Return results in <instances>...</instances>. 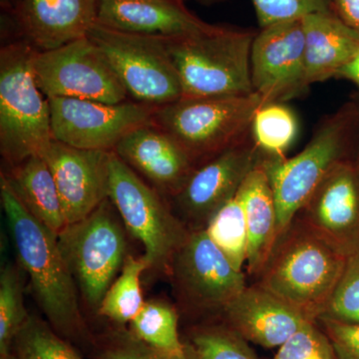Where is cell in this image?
<instances>
[{
    "label": "cell",
    "instance_id": "6da1fadb",
    "mask_svg": "<svg viewBox=\"0 0 359 359\" xmlns=\"http://www.w3.org/2000/svg\"><path fill=\"white\" fill-rule=\"evenodd\" d=\"M0 196L18 264L29 276L33 294L53 330L71 344L91 347L76 283L59 249L57 235L28 211L4 174Z\"/></svg>",
    "mask_w": 359,
    "mask_h": 359
},
{
    "label": "cell",
    "instance_id": "7a4b0ae2",
    "mask_svg": "<svg viewBox=\"0 0 359 359\" xmlns=\"http://www.w3.org/2000/svg\"><path fill=\"white\" fill-rule=\"evenodd\" d=\"M346 262V256L294 218L276 241L256 283L306 320L318 323L325 313Z\"/></svg>",
    "mask_w": 359,
    "mask_h": 359
},
{
    "label": "cell",
    "instance_id": "3957f363",
    "mask_svg": "<svg viewBox=\"0 0 359 359\" xmlns=\"http://www.w3.org/2000/svg\"><path fill=\"white\" fill-rule=\"evenodd\" d=\"M257 32L212 25L186 36L162 37L183 97L240 96L254 93L250 50Z\"/></svg>",
    "mask_w": 359,
    "mask_h": 359
},
{
    "label": "cell",
    "instance_id": "277c9868",
    "mask_svg": "<svg viewBox=\"0 0 359 359\" xmlns=\"http://www.w3.org/2000/svg\"><path fill=\"white\" fill-rule=\"evenodd\" d=\"M35 50L25 40L0 49V153L9 167L41 156L54 140L49 101L33 74Z\"/></svg>",
    "mask_w": 359,
    "mask_h": 359
},
{
    "label": "cell",
    "instance_id": "5b68a950",
    "mask_svg": "<svg viewBox=\"0 0 359 359\" xmlns=\"http://www.w3.org/2000/svg\"><path fill=\"white\" fill-rule=\"evenodd\" d=\"M259 94L186 98L158 107L152 122L178 142L200 166L250 136Z\"/></svg>",
    "mask_w": 359,
    "mask_h": 359
},
{
    "label": "cell",
    "instance_id": "8992f818",
    "mask_svg": "<svg viewBox=\"0 0 359 359\" xmlns=\"http://www.w3.org/2000/svg\"><path fill=\"white\" fill-rule=\"evenodd\" d=\"M126 231L107 198L88 216L68 224L57 235L59 249L78 292L93 313H97L129 256Z\"/></svg>",
    "mask_w": 359,
    "mask_h": 359
},
{
    "label": "cell",
    "instance_id": "52a82bcc",
    "mask_svg": "<svg viewBox=\"0 0 359 359\" xmlns=\"http://www.w3.org/2000/svg\"><path fill=\"white\" fill-rule=\"evenodd\" d=\"M108 198L127 231L143 245L149 269L168 276L172 259L190 231L176 216L169 201L113 151L108 164Z\"/></svg>",
    "mask_w": 359,
    "mask_h": 359
},
{
    "label": "cell",
    "instance_id": "ba28073f",
    "mask_svg": "<svg viewBox=\"0 0 359 359\" xmlns=\"http://www.w3.org/2000/svg\"><path fill=\"white\" fill-rule=\"evenodd\" d=\"M351 121V113L340 111L321 121L308 145L294 157L287 159L264 156L262 163L275 197L278 238L328 172L346 158Z\"/></svg>",
    "mask_w": 359,
    "mask_h": 359
},
{
    "label": "cell",
    "instance_id": "9c48e42d",
    "mask_svg": "<svg viewBox=\"0 0 359 359\" xmlns=\"http://www.w3.org/2000/svg\"><path fill=\"white\" fill-rule=\"evenodd\" d=\"M180 309L197 318H219L247 287L238 271L205 230L190 231L168 273Z\"/></svg>",
    "mask_w": 359,
    "mask_h": 359
},
{
    "label": "cell",
    "instance_id": "30bf717a",
    "mask_svg": "<svg viewBox=\"0 0 359 359\" xmlns=\"http://www.w3.org/2000/svg\"><path fill=\"white\" fill-rule=\"evenodd\" d=\"M88 37L108 59L131 100L161 107L183 97L178 72L162 37L130 34L99 23Z\"/></svg>",
    "mask_w": 359,
    "mask_h": 359
},
{
    "label": "cell",
    "instance_id": "8fae6325",
    "mask_svg": "<svg viewBox=\"0 0 359 359\" xmlns=\"http://www.w3.org/2000/svg\"><path fill=\"white\" fill-rule=\"evenodd\" d=\"M32 65L37 86L47 99L111 104L129 99L109 61L88 35L52 50H35Z\"/></svg>",
    "mask_w": 359,
    "mask_h": 359
},
{
    "label": "cell",
    "instance_id": "7c38bea8",
    "mask_svg": "<svg viewBox=\"0 0 359 359\" xmlns=\"http://www.w3.org/2000/svg\"><path fill=\"white\" fill-rule=\"evenodd\" d=\"M54 140L85 150L113 151L130 132L152 122L158 107L136 101L104 103L48 99Z\"/></svg>",
    "mask_w": 359,
    "mask_h": 359
},
{
    "label": "cell",
    "instance_id": "4fadbf2b",
    "mask_svg": "<svg viewBox=\"0 0 359 359\" xmlns=\"http://www.w3.org/2000/svg\"><path fill=\"white\" fill-rule=\"evenodd\" d=\"M264 154L252 135L196 168L176 196L169 201L189 231L205 230L212 217L237 195L250 172Z\"/></svg>",
    "mask_w": 359,
    "mask_h": 359
},
{
    "label": "cell",
    "instance_id": "5bb4252c",
    "mask_svg": "<svg viewBox=\"0 0 359 359\" xmlns=\"http://www.w3.org/2000/svg\"><path fill=\"white\" fill-rule=\"evenodd\" d=\"M252 90L264 103H283L308 88L302 20L261 28L250 50Z\"/></svg>",
    "mask_w": 359,
    "mask_h": 359
},
{
    "label": "cell",
    "instance_id": "9a60e30c",
    "mask_svg": "<svg viewBox=\"0 0 359 359\" xmlns=\"http://www.w3.org/2000/svg\"><path fill=\"white\" fill-rule=\"evenodd\" d=\"M295 218L344 256L359 252V162H337Z\"/></svg>",
    "mask_w": 359,
    "mask_h": 359
},
{
    "label": "cell",
    "instance_id": "2e32d148",
    "mask_svg": "<svg viewBox=\"0 0 359 359\" xmlns=\"http://www.w3.org/2000/svg\"><path fill=\"white\" fill-rule=\"evenodd\" d=\"M109 153L53 140L41 155L55 180L67 224L88 216L107 199Z\"/></svg>",
    "mask_w": 359,
    "mask_h": 359
},
{
    "label": "cell",
    "instance_id": "e0dca14e",
    "mask_svg": "<svg viewBox=\"0 0 359 359\" xmlns=\"http://www.w3.org/2000/svg\"><path fill=\"white\" fill-rule=\"evenodd\" d=\"M113 152L167 200L183 189L197 168L178 142L153 122L130 132Z\"/></svg>",
    "mask_w": 359,
    "mask_h": 359
},
{
    "label": "cell",
    "instance_id": "ac0fdd59",
    "mask_svg": "<svg viewBox=\"0 0 359 359\" xmlns=\"http://www.w3.org/2000/svg\"><path fill=\"white\" fill-rule=\"evenodd\" d=\"M20 39L39 51L87 36L98 20V0H15Z\"/></svg>",
    "mask_w": 359,
    "mask_h": 359
},
{
    "label": "cell",
    "instance_id": "d6986e66",
    "mask_svg": "<svg viewBox=\"0 0 359 359\" xmlns=\"http://www.w3.org/2000/svg\"><path fill=\"white\" fill-rule=\"evenodd\" d=\"M219 318L250 344L266 348H278L313 323L257 283L247 285Z\"/></svg>",
    "mask_w": 359,
    "mask_h": 359
},
{
    "label": "cell",
    "instance_id": "ffe728a7",
    "mask_svg": "<svg viewBox=\"0 0 359 359\" xmlns=\"http://www.w3.org/2000/svg\"><path fill=\"white\" fill-rule=\"evenodd\" d=\"M97 23L130 34L177 37L210 29L184 0H98Z\"/></svg>",
    "mask_w": 359,
    "mask_h": 359
},
{
    "label": "cell",
    "instance_id": "44dd1931",
    "mask_svg": "<svg viewBox=\"0 0 359 359\" xmlns=\"http://www.w3.org/2000/svg\"><path fill=\"white\" fill-rule=\"evenodd\" d=\"M304 66L308 86L334 78L359 49V35L334 11L302 18Z\"/></svg>",
    "mask_w": 359,
    "mask_h": 359
},
{
    "label": "cell",
    "instance_id": "7402d4cb",
    "mask_svg": "<svg viewBox=\"0 0 359 359\" xmlns=\"http://www.w3.org/2000/svg\"><path fill=\"white\" fill-rule=\"evenodd\" d=\"M237 194L244 208L248 229L245 273L257 278L278 238L275 197L262 161L248 175Z\"/></svg>",
    "mask_w": 359,
    "mask_h": 359
},
{
    "label": "cell",
    "instance_id": "603a6c76",
    "mask_svg": "<svg viewBox=\"0 0 359 359\" xmlns=\"http://www.w3.org/2000/svg\"><path fill=\"white\" fill-rule=\"evenodd\" d=\"M1 174L26 209L49 230L58 235L67 226L55 180L41 156H32Z\"/></svg>",
    "mask_w": 359,
    "mask_h": 359
},
{
    "label": "cell",
    "instance_id": "cb8c5ba5",
    "mask_svg": "<svg viewBox=\"0 0 359 359\" xmlns=\"http://www.w3.org/2000/svg\"><path fill=\"white\" fill-rule=\"evenodd\" d=\"M149 269L145 257L129 255L121 273L104 295L97 316L106 318L117 327H126L143 309L141 276Z\"/></svg>",
    "mask_w": 359,
    "mask_h": 359
},
{
    "label": "cell",
    "instance_id": "d4e9b609",
    "mask_svg": "<svg viewBox=\"0 0 359 359\" xmlns=\"http://www.w3.org/2000/svg\"><path fill=\"white\" fill-rule=\"evenodd\" d=\"M178 309L163 299L145 302L138 316L128 325L130 332L148 346L164 353L182 355L189 344L180 339Z\"/></svg>",
    "mask_w": 359,
    "mask_h": 359
},
{
    "label": "cell",
    "instance_id": "484cf974",
    "mask_svg": "<svg viewBox=\"0 0 359 359\" xmlns=\"http://www.w3.org/2000/svg\"><path fill=\"white\" fill-rule=\"evenodd\" d=\"M297 116L283 103H266L255 114L250 135L266 158H285L297 136Z\"/></svg>",
    "mask_w": 359,
    "mask_h": 359
},
{
    "label": "cell",
    "instance_id": "4316f807",
    "mask_svg": "<svg viewBox=\"0 0 359 359\" xmlns=\"http://www.w3.org/2000/svg\"><path fill=\"white\" fill-rule=\"evenodd\" d=\"M209 237L238 271H245L248 259V229L238 194L205 226Z\"/></svg>",
    "mask_w": 359,
    "mask_h": 359
},
{
    "label": "cell",
    "instance_id": "83f0119b",
    "mask_svg": "<svg viewBox=\"0 0 359 359\" xmlns=\"http://www.w3.org/2000/svg\"><path fill=\"white\" fill-rule=\"evenodd\" d=\"M21 269L20 264H6L0 273V356L13 351L14 339L30 316Z\"/></svg>",
    "mask_w": 359,
    "mask_h": 359
},
{
    "label": "cell",
    "instance_id": "f1b7e54d",
    "mask_svg": "<svg viewBox=\"0 0 359 359\" xmlns=\"http://www.w3.org/2000/svg\"><path fill=\"white\" fill-rule=\"evenodd\" d=\"M13 351L20 359H82L48 321L33 314L16 334Z\"/></svg>",
    "mask_w": 359,
    "mask_h": 359
},
{
    "label": "cell",
    "instance_id": "f546056e",
    "mask_svg": "<svg viewBox=\"0 0 359 359\" xmlns=\"http://www.w3.org/2000/svg\"><path fill=\"white\" fill-rule=\"evenodd\" d=\"M190 339L197 359H261L250 342L223 321L196 325Z\"/></svg>",
    "mask_w": 359,
    "mask_h": 359
},
{
    "label": "cell",
    "instance_id": "4dcf8cb0",
    "mask_svg": "<svg viewBox=\"0 0 359 359\" xmlns=\"http://www.w3.org/2000/svg\"><path fill=\"white\" fill-rule=\"evenodd\" d=\"M90 349L93 359H197L190 344L182 355L164 353L137 339L128 327L117 325L93 335Z\"/></svg>",
    "mask_w": 359,
    "mask_h": 359
},
{
    "label": "cell",
    "instance_id": "1f68e13d",
    "mask_svg": "<svg viewBox=\"0 0 359 359\" xmlns=\"http://www.w3.org/2000/svg\"><path fill=\"white\" fill-rule=\"evenodd\" d=\"M321 318L359 325V252L346 257L339 283Z\"/></svg>",
    "mask_w": 359,
    "mask_h": 359
},
{
    "label": "cell",
    "instance_id": "d6a6232c",
    "mask_svg": "<svg viewBox=\"0 0 359 359\" xmlns=\"http://www.w3.org/2000/svg\"><path fill=\"white\" fill-rule=\"evenodd\" d=\"M259 27L332 11V0H252Z\"/></svg>",
    "mask_w": 359,
    "mask_h": 359
},
{
    "label": "cell",
    "instance_id": "836d02e7",
    "mask_svg": "<svg viewBox=\"0 0 359 359\" xmlns=\"http://www.w3.org/2000/svg\"><path fill=\"white\" fill-rule=\"evenodd\" d=\"M273 359H337V355L318 323H311L278 347Z\"/></svg>",
    "mask_w": 359,
    "mask_h": 359
},
{
    "label": "cell",
    "instance_id": "e575fe53",
    "mask_svg": "<svg viewBox=\"0 0 359 359\" xmlns=\"http://www.w3.org/2000/svg\"><path fill=\"white\" fill-rule=\"evenodd\" d=\"M334 346L337 359H359V325L321 318L318 321Z\"/></svg>",
    "mask_w": 359,
    "mask_h": 359
},
{
    "label": "cell",
    "instance_id": "d590c367",
    "mask_svg": "<svg viewBox=\"0 0 359 359\" xmlns=\"http://www.w3.org/2000/svg\"><path fill=\"white\" fill-rule=\"evenodd\" d=\"M332 11L359 35V0H332Z\"/></svg>",
    "mask_w": 359,
    "mask_h": 359
},
{
    "label": "cell",
    "instance_id": "8d00e7d4",
    "mask_svg": "<svg viewBox=\"0 0 359 359\" xmlns=\"http://www.w3.org/2000/svg\"><path fill=\"white\" fill-rule=\"evenodd\" d=\"M334 78L348 80L359 87V49L353 59L337 73Z\"/></svg>",
    "mask_w": 359,
    "mask_h": 359
},
{
    "label": "cell",
    "instance_id": "74e56055",
    "mask_svg": "<svg viewBox=\"0 0 359 359\" xmlns=\"http://www.w3.org/2000/svg\"><path fill=\"white\" fill-rule=\"evenodd\" d=\"M198 4H202L205 6H212L215 4H221V2L226 1V0H195Z\"/></svg>",
    "mask_w": 359,
    "mask_h": 359
},
{
    "label": "cell",
    "instance_id": "f35d334b",
    "mask_svg": "<svg viewBox=\"0 0 359 359\" xmlns=\"http://www.w3.org/2000/svg\"><path fill=\"white\" fill-rule=\"evenodd\" d=\"M0 359H20L18 358L15 353H13V351L11 353L6 354V355L0 356Z\"/></svg>",
    "mask_w": 359,
    "mask_h": 359
}]
</instances>
